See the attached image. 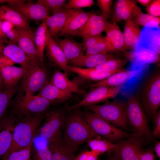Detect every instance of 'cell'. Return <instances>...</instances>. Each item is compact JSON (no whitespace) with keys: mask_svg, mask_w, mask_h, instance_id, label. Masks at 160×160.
<instances>
[{"mask_svg":"<svg viewBox=\"0 0 160 160\" xmlns=\"http://www.w3.org/2000/svg\"><path fill=\"white\" fill-rule=\"evenodd\" d=\"M63 127L64 140L75 152L84 143L99 136L86 122L83 113L79 111L66 117Z\"/></svg>","mask_w":160,"mask_h":160,"instance_id":"1","label":"cell"},{"mask_svg":"<svg viewBox=\"0 0 160 160\" xmlns=\"http://www.w3.org/2000/svg\"><path fill=\"white\" fill-rule=\"evenodd\" d=\"M135 95L145 113L152 119L158 111L160 105L159 70L154 71L144 78Z\"/></svg>","mask_w":160,"mask_h":160,"instance_id":"2","label":"cell"},{"mask_svg":"<svg viewBox=\"0 0 160 160\" xmlns=\"http://www.w3.org/2000/svg\"><path fill=\"white\" fill-rule=\"evenodd\" d=\"M44 113L25 116L16 123L11 146L6 153L23 149L35 139L44 117Z\"/></svg>","mask_w":160,"mask_h":160,"instance_id":"3","label":"cell"},{"mask_svg":"<svg viewBox=\"0 0 160 160\" xmlns=\"http://www.w3.org/2000/svg\"><path fill=\"white\" fill-rule=\"evenodd\" d=\"M126 102L127 121L133 128V134L145 139L152 140L153 136L148 124L144 110L135 95L129 96Z\"/></svg>","mask_w":160,"mask_h":160,"instance_id":"4","label":"cell"},{"mask_svg":"<svg viewBox=\"0 0 160 160\" xmlns=\"http://www.w3.org/2000/svg\"><path fill=\"white\" fill-rule=\"evenodd\" d=\"M126 101L117 99L93 105L87 108L109 123L120 129H126L128 122L126 116Z\"/></svg>","mask_w":160,"mask_h":160,"instance_id":"5","label":"cell"},{"mask_svg":"<svg viewBox=\"0 0 160 160\" xmlns=\"http://www.w3.org/2000/svg\"><path fill=\"white\" fill-rule=\"evenodd\" d=\"M86 122L94 131L112 143L129 138L132 135L113 125L89 111L83 113Z\"/></svg>","mask_w":160,"mask_h":160,"instance_id":"6","label":"cell"},{"mask_svg":"<svg viewBox=\"0 0 160 160\" xmlns=\"http://www.w3.org/2000/svg\"><path fill=\"white\" fill-rule=\"evenodd\" d=\"M60 103L48 100L38 95L26 97L20 95L15 102L13 111L20 116L44 113L51 105Z\"/></svg>","mask_w":160,"mask_h":160,"instance_id":"7","label":"cell"},{"mask_svg":"<svg viewBox=\"0 0 160 160\" xmlns=\"http://www.w3.org/2000/svg\"><path fill=\"white\" fill-rule=\"evenodd\" d=\"M48 82L45 68L37 64L32 63L22 78L21 88L24 96L30 97L39 92Z\"/></svg>","mask_w":160,"mask_h":160,"instance_id":"8","label":"cell"},{"mask_svg":"<svg viewBox=\"0 0 160 160\" xmlns=\"http://www.w3.org/2000/svg\"><path fill=\"white\" fill-rule=\"evenodd\" d=\"M122 86L115 87L101 86L94 88L85 95L79 102L68 107L67 109L71 111L82 106L95 105L114 98L120 92Z\"/></svg>","mask_w":160,"mask_h":160,"instance_id":"9","label":"cell"},{"mask_svg":"<svg viewBox=\"0 0 160 160\" xmlns=\"http://www.w3.org/2000/svg\"><path fill=\"white\" fill-rule=\"evenodd\" d=\"M146 140L133 134L126 140H121L115 144L114 149L123 160H139L142 148Z\"/></svg>","mask_w":160,"mask_h":160,"instance_id":"10","label":"cell"},{"mask_svg":"<svg viewBox=\"0 0 160 160\" xmlns=\"http://www.w3.org/2000/svg\"><path fill=\"white\" fill-rule=\"evenodd\" d=\"M46 116L44 123L39 129L38 134L48 141L61 131L64 126L66 116L64 111L61 109L50 111Z\"/></svg>","mask_w":160,"mask_h":160,"instance_id":"11","label":"cell"},{"mask_svg":"<svg viewBox=\"0 0 160 160\" xmlns=\"http://www.w3.org/2000/svg\"><path fill=\"white\" fill-rule=\"evenodd\" d=\"M7 5L29 20L45 21L49 16V10L43 5L37 2L25 3L15 5Z\"/></svg>","mask_w":160,"mask_h":160,"instance_id":"12","label":"cell"},{"mask_svg":"<svg viewBox=\"0 0 160 160\" xmlns=\"http://www.w3.org/2000/svg\"><path fill=\"white\" fill-rule=\"evenodd\" d=\"M17 27L20 34L17 44L32 63L37 64L43 66L37 56L34 41L35 34L33 31L30 27L26 28Z\"/></svg>","mask_w":160,"mask_h":160,"instance_id":"13","label":"cell"},{"mask_svg":"<svg viewBox=\"0 0 160 160\" xmlns=\"http://www.w3.org/2000/svg\"><path fill=\"white\" fill-rule=\"evenodd\" d=\"M141 12V9L137 6L136 0H118L116 1L111 20L116 22L122 20L126 22L131 20Z\"/></svg>","mask_w":160,"mask_h":160,"instance_id":"14","label":"cell"},{"mask_svg":"<svg viewBox=\"0 0 160 160\" xmlns=\"http://www.w3.org/2000/svg\"><path fill=\"white\" fill-rule=\"evenodd\" d=\"M47 142L48 147L51 153L52 160H73L76 157V152L65 142L61 131Z\"/></svg>","mask_w":160,"mask_h":160,"instance_id":"15","label":"cell"},{"mask_svg":"<svg viewBox=\"0 0 160 160\" xmlns=\"http://www.w3.org/2000/svg\"><path fill=\"white\" fill-rule=\"evenodd\" d=\"M92 12L85 11L81 9H73L65 27L58 34V37L74 36L78 30L86 23Z\"/></svg>","mask_w":160,"mask_h":160,"instance_id":"16","label":"cell"},{"mask_svg":"<svg viewBox=\"0 0 160 160\" xmlns=\"http://www.w3.org/2000/svg\"><path fill=\"white\" fill-rule=\"evenodd\" d=\"M16 123L13 116L0 119V160L11 146Z\"/></svg>","mask_w":160,"mask_h":160,"instance_id":"17","label":"cell"},{"mask_svg":"<svg viewBox=\"0 0 160 160\" xmlns=\"http://www.w3.org/2000/svg\"><path fill=\"white\" fill-rule=\"evenodd\" d=\"M108 22L101 15H97L92 12L86 23L78 30L74 36L83 37L101 35Z\"/></svg>","mask_w":160,"mask_h":160,"instance_id":"18","label":"cell"},{"mask_svg":"<svg viewBox=\"0 0 160 160\" xmlns=\"http://www.w3.org/2000/svg\"><path fill=\"white\" fill-rule=\"evenodd\" d=\"M136 47L151 49L160 55V28L145 27L141 31L140 39Z\"/></svg>","mask_w":160,"mask_h":160,"instance_id":"19","label":"cell"},{"mask_svg":"<svg viewBox=\"0 0 160 160\" xmlns=\"http://www.w3.org/2000/svg\"><path fill=\"white\" fill-rule=\"evenodd\" d=\"M73 9H63L49 16L45 21L50 36L55 40L65 27Z\"/></svg>","mask_w":160,"mask_h":160,"instance_id":"20","label":"cell"},{"mask_svg":"<svg viewBox=\"0 0 160 160\" xmlns=\"http://www.w3.org/2000/svg\"><path fill=\"white\" fill-rule=\"evenodd\" d=\"M104 31L110 44V52L125 51L123 33L116 22H108Z\"/></svg>","mask_w":160,"mask_h":160,"instance_id":"21","label":"cell"},{"mask_svg":"<svg viewBox=\"0 0 160 160\" xmlns=\"http://www.w3.org/2000/svg\"><path fill=\"white\" fill-rule=\"evenodd\" d=\"M50 82L59 89L71 93H74L80 95H85V91L79 88L67 76V73L56 70L53 74Z\"/></svg>","mask_w":160,"mask_h":160,"instance_id":"22","label":"cell"},{"mask_svg":"<svg viewBox=\"0 0 160 160\" xmlns=\"http://www.w3.org/2000/svg\"><path fill=\"white\" fill-rule=\"evenodd\" d=\"M137 70L126 71L125 70L114 73L101 81L93 83L87 87L95 88L104 86L115 87L122 86L138 72Z\"/></svg>","mask_w":160,"mask_h":160,"instance_id":"23","label":"cell"},{"mask_svg":"<svg viewBox=\"0 0 160 160\" xmlns=\"http://www.w3.org/2000/svg\"><path fill=\"white\" fill-rule=\"evenodd\" d=\"M1 53L15 63L19 64L22 67L28 69L32 64L17 43L9 41L8 45L3 48Z\"/></svg>","mask_w":160,"mask_h":160,"instance_id":"24","label":"cell"},{"mask_svg":"<svg viewBox=\"0 0 160 160\" xmlns=\"http://www.w3.org/2000/svg\"><path fill=\"white\" fill-rule=\"evenodd\" d=\"M107 53H100L82 56L69 62L72 65L79 68H92L115 58Z\"/></svg>","mask_w":160,"mask_h":160,"instance_id":"25","label":"cell"},{"mask_svg":"<svg viewBox=\"0 0 160 160\" xmlns=\"http://www.w3.org/2000/svg\"><path fill=\"white\" fill-rule=\"evenodd\" d=\"M63 50L68 62L84 55L85 49L82 44L68 38L54 40Z\"/></svg>","mask_w":160,"mask_h":160,"instance_id":"26","label":"cell"},{"mask_svg":"<svg viewBox=\"0 0 160 160\" xmlns=\"http://www.w3.org/2000/svg\"><path fill=\"white\" fill-rule=\"evenodd\" d=\"M46 54L50 60L65 72L68 62L60 47L50 36L46 47Z\"/></svg>","mask_w":160,"mask_h":160,"instance_id":"27","label":"cell"},{"mask_svg":"<svg viewBox=\"0 0 160 160\" xmlns=\"http://www.w3.org/2000/svg\"><path fill=\"white\" fill-rule=\"evenodd\" d=\"M0 69L5 88L16 86L18 81L23 78L28 70L22 67L13 65L5 66Z\"/></svg>","mask_w":160,"mask_h":160,"instance_id":"28","label":"cell"},{"mask_svg":"<svg viewBox=\"0 0 160 160\" xmlns=\"http://www.w3.org/2000/svg\"><path fill=\"white\" fill-rule=\"evenodd\" d=\"M38 95L48 100L63 103L73 97L72 93L62 91L48 81L39 92Z\"/></svg>","mask_w":160,"mask_h":160,"instance_id":"29","label":"cell"},{"mask_svg":"<svg viewBox=\"0 0 160 160\" xmlns=\"http://www.w3.org/2000/svg\"><path fill=\"white\" fill-rule=\"evenodd\" d=\"M66 69L68 72L76 73L82 78L97 82L105 79L114 73L124 70L122 69L111 72H103L98 71L91 68H84L68 65Z\"/></svg>","mask_w":160,"mask_h":160,"instance_id":"30","label":"cell"},{"mask_svg":"<svg viewBox=\"0 0 160 160\" xmlns=\"http://www.w3.org/2000/svg\"><path fill=\"white\" fill-rule=\"evenodd\" d=\"M0 20L9 21L18 27H30L28 20L7 5L0 6Z\"/></svg>","mask_w":160,"mask_h":160,"instance_id":"31","label":"cell"},{"mask_svg":"<svg viewBox=\"0 0 160 160\" xmlns=\"http://www.w3.org/2000/svg\"><path fill=\"white\" fill-rule=\"evenodd\" d=\"M49 36V33L45 21L42 22L37 30L34 37V41L38 57L42 64L44 50Z\"/></svg>","mask_w":160,"mask_h":160,"instance_id":"32","label":"cell"},{"mask_svg":"<svg viewBox=\"0 0 160 160\" xmlns=\"http://www.w3.org/2000/svg\"><path fill=\"white\" fill-rule=\"evenodd\" d=\"M141 33L139 26L132 20L126 22L123 33L125 50L135 48L139 40Z\"/></svg>","mask_w":160,"mask_h":160,"instance_id":"33","label":"cell"},{"mask_svg":"<svg viewBox=\"0 0 160 160\" xmlns=\"http://www.w3.org/2000/svg\"><path fill=\"white\" fill-rule=\"evenodd\" d=\"M133 54V59L142 64L156 63L160 60V55L156 52L142 47H136Z\"/></svg>","mask_w":160,"mask_h":160,"instance_id":"34","label":"cell"},{"mask_svg":"<svg viewBox=\"0 0 160 160\" xmlns=\"http://www.w3.org/2000/svg\"><path fill=\"white\" fill-rule=\"evenodd\" d=\"M91 151L99 156L105 152L112 151L115 145L109 140L99 136L87 141Z\"/></svg>","mask_w":160,"mask_h":160,"instance_id":"35","label":"cell"},{"mask_svg":"<svg viewBox=\"0 0 160 160\" xmlns=\"http://www.w3.org/2000/svg\"><path fill=\"white\" fill-rule=\"evenodd\" d=\"M32 160H52L51 152L44 140L39 139L33 143Z\"/></svg>","mask_w":160,"mask_h":160,"instance_id":"36","label":"cell"},{"mask_svg":"<svg viewBox=\"0 0 160 160\" xmlns=\"http://www.w3.org/2000/svg\"><path fill=\"white\" fill-rule=\"evenodd\" d=\"M127 62L125 59L115 58L91 68L98 71L111 72L123 69Z\"/></svg>","mask_w":160,"mask_h":160,"instance_id":"37","label":"cell"},{"mask_svg":"<svg viewBox=\"0 0 160 160\" xmlns=\"http://www.w3.org/2000/svg\"><path fill=\"white\" fill-rule=\"evenodd\" d=\"M160 17L153 16L142 12L136 15L132 20L136 25L150 28H159Z\"/></svg>","mask_w":160,"mask_h":160,"instance_id":"38","label":"cell"},{"mask_svg":"<svg viewBox=\"0 0 160 160\" xmlns=\"http://www.w3.org/2000/svg\"><path fill=\"white\" fill-rule=\"evenodd\" d=\"M16 86L0 91V119L2 118L17 90Z\"/></svg>","mask_w":160,"mask_h":160,"instance_id":"39","label":"cell"},{"mask_svg":"<svg viewBox=\"0 0 160 160\" xmlns=\"http://www.w3.org/2000/svg\"><path fill=\"white\" fill-rule=\"evenodd\" d=\"M33 140L23 149L18 151L6 153L2 157V160H31V149Z\"/></svg>","mask_w":160,"mask_h":160,"instance_id":"40","label":"cell"},{"mask_svg":"<svg viewBox=\"0 0 160 160\" xmlns=\"http://www.w3.org/2000/svg\"><path fill=\"white\" fill-rule=\"evenodd\" d=\"M111 46L110 43L105 36L102 41L94 45L85 49V55L103 53H108L110 52Z\"/></svg>","mask_w":160,"mask_h":160,"instance_id":"41","label":"cell"},{"mask_svg":"<svg viewBox=\"0 0 160 160\" xmlns=\"http://www.w3.org/2000/svg\"><path fill=\"white\" fill-rule=\"evenodd\" d=\"M65 0H38L37 3L46 7L52 15L63 9H65Z\"/></svg>","mask_w":160,"mask_h":160,"instance_id":"42","label":"cell"},{"mask_svg":"<svg viewBox=\"0 0 160 160\" xmlns=\"http://www.w3.org/2000/svg\"><path fill=\"white\" fill-rule=\"evenodd\" d=\"M95 4L93 0H70L66 3L65 9H81L86 7H90Z\"/></svg>","mask_w":160,"mask_h":160,"instance_id":"43","label":"cell"},{"mask_svg":"<svg viewBox=\"0 0 160 160\" xmlns=\"http://www.w3.org/2000/svg\"><path fill=\"white\" fill-rule=\"evenodd\" d=\"M112 0H97V5L100 9L101 15L106 20L110 17L111 13V6L112 4Z\"/></svg>","mask_w":160,"mask_h":160,"instance_id":"44","label":"cell"},{"mask_svg":"<svg viewBox=\"0 0 160 160\" xmlns=\"http://www.w3.org/2000/svg\"><path fill=\"white\" fill-rule=\"evenodd\" d=\"M145 10L148 14L153 16L159 17L160 16V0H152Z\"/></svg>","mask_w":160,"mask_h":160,"instance_id":"45","label":"cell"},{"mask_svg":"<svg viewBox=\"0 0 160 160\" xmlns=\"http://www.w3.org/2000/svg\"><path fill=\"white\" fill-rule=\"evenodd\" d=\"M105 37V36H103L101 35L83 37H82L83 41L82 44L85 50L102 41L104 39Z\"/></svg>","mask_w":160,"mask_h":160,"instance_id":"46","label":"cell"},{"mask_svg":"<svg viewBox=\"0 0 160 160\" xmlns=\"http://www.w3.org/2000/svg\"><path fill=\"white\" fill-rule=\"evenodd\" d=\"M153 120L154 124V128L151 132L153 137L159 138L160 136V110L157 112L153 117Z\"/></svg>","mask_w":160,"mask_h":160,"instance_id":"47","label":"cell"},{"mask_svg":"<svg viewBox=\"0 0 160 160\" xmlns=\"http://www.w3.org/2000/svg\"><path fill=\"white\" fill-rule=\"evenodd\" d=\"M98 155L92 151H84L76 157V160H98Z\"/></svg>","mask_w":160,"mask_h":160,"instance_id":"48","label":"cell"},{"mask_svg":"<svg viewBox=\"0 0 160 160\" xmlns=\"http://www.w3.org/2000/svg\"><path fill=\"white\" fill-rule=\"evenodd\" d=\"M5 34L10 41L17 43L20 34L19 30L17 27L15 26L13 28L8 31Z\"/></svg>","mask_w":160,"mask_h":160,"instance_id":"49","label":"cell"},{"mask_svg":"<svg viewBox=\"0 0 160 160\" xmlns=\"http://www.w3.org/2000/svg\"><path fill=\"white\" fill-rule=\"evenodd\" d=\"M139 160H157L156 158L153 150L148 149L145 151H143Z\"/></svg>","mask_w":160,"mask_h":160,"instance_id":"50","label":"cell"},{"mask_svg":"<svg viewBox=\"0 0 160 160\" xmlns=\"http://www.w3.org/2000/svg\"><path fill=\"white\" fill-rule=\"evenodd\" d=\"M15 63L2 54L0 53V68L7 66L13 65Z\"/></svg>","mask_w":160,"mask_h":160,"instance_id":"51","label":"cell"},{"mask_svg":"<svg viewBox=\"0 0 160 160\" xmlns=\"http://www.w3.org/2000/svg\"><path fill=\"white\" fill-rule=\"evenodd\" d=\"M2 22V20H0V53L4 47L3 46V44L4 43L8 44L9 41V39L2 30L1 28Z\"/></svg>","mask_w":160,"mask_h":160,"instance_id":"52","label":"cell"},{"mask_svg":"<svg viewBox=\"0 0 160 160\" xmlns=\"http://www.w3.org/2000/svg\"><path fill=\"white\" fill-rule=\"evenodd\" d=\"M15 27L14 24L9 21L2 20L1 28L2 31L5 34Z\"/></svg>","mask_w":160,"mask_h":160,"instance_id":"53","label":"cell"},{"mask_svg":"<svg viewBox=\"0 0 160 160\" xmlns=\"http://www.w3.org/2000/svg\"><path fill=\"white\" fill-rule=\"evenodd\" d=\"M26 1L25 0H0V4L7 3L9 5H15L24 3Z\"/></svg>","mask_w":160,"mask_h":160,"instance_id":"54","label":"cell"},{"mask_svg":"<svg viewBox=\"0 0 160 160\" xmlns=\"http://www.w3.org/2000/svg\"><path fill=\"white\" fill-rule=\"evenodd\" d=\"M112 154L110 156L108 160H123L119 153L115 149L113 150Z\"/></svg>","mask_w":160,"mask_h":160,"instance_id":"55","label":"cell"},{"mask_svg":"<svg viewBox=\"0 0 160 160\" xmlns=\"http://www.w3.org/2000/svg\"><path fill=\"white\" fill-rule=\"evenodd\" d=\"M155 151L157 156L160 158V142L159 141H157L155 146Z\"/></svg>","mask_w":160,"mask_h":160,"instance_id":"56","label":"cell"},{"mask_svg":"<svg viewBox=\"0 0 160 160\" xmlns=\"http://www.w3.org/2000/svg\"><path fill=\"white\" fill-rule=\"evenodd\" d=\"M151 0H137V2H138L143 6L147 7L151 2Z\"/></svg>","mask_w":160,"mask_h":160,"instance_id":"57","label":"cell"},{"mask_svg":"<svg viewBox=\"0 0 160 160\" xmlns=\"http://www.w3.org/2000/svg\"><path fill=\"white\" fill-rule=\"evenodd\" d=\"M3 86V80L2 78H0V91Z\"/></svg>","mask_w":160,"mask_h":160,"instance_id":"58","label":"cell"},{"mask_svg":"<svg viewBox=\"0 0 160 160\" xmlns=\"http://www.w3.org/2000/svg\"><path fill=\"white\" fill-rule=\"evenodd\" d=\"M0 78H2V76H1V71L0 68Z\"/></svg>","mask_w":160,"mask_h":160,"instance_id":"59","label":"cell"},{"mask_svg":"<svg viewBox=\"0 0 160 160\" xmlns=\"http://www.w3.org/2000/svg\"><path fill=\"white\" fill-rule=\"evenodd\" d=\"M73 160H76V158L74 159H73Z\"/></svg>","mask_w":160,"mask_h":160,"instance_id":"60","label":"cell"}]
</instances>
